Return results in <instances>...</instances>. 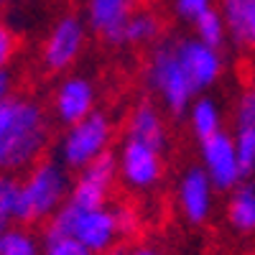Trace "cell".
<instances>
[{
  "label": "cell",
  "instance_id": "e0dca14e",
  "mask_svg": "<svg viewBox=\"0 0 255 255\" xmlns=\"http://www.w3.org/2000/svg\"><path fill=\"white\" fill-rule=\"evenodd\" d=\"M227 220L243 235L255 232V184H240L232 189V197L227 204Z\"/></svg>",
  "mask_w": 255,
  "mask_h": 255
},
{
  "label": "cell",
  "instance_id": "4316f807",
  "mask_svg": "<svg viewBox=\"0 0 255 255\" xmlns=\"http://www.w3.org/2000/svg\"><path fill=\"white\" fill-rule=\"evenodd\" d=\"M15 46H18L15 33L0 20V69H8V64L15 56Z\"/></svg>",
  "mask_w": 255,
  "mask_h": 255
},
{
  "label": "cell",
  "instance_id": "484cf974",
  "mask_svg": "<svg viewBox=\"0 0 255 255\" xmlns=\"http://www.w3.org/2000/svg\"><path fill=\"white\" fill-rule=\"evenodd\" d=\"M209 8H215V0H174V10L186 18V20H194L202 13H207Z\"/></svg>",
  "mask_w": 255,
  "mask_h": 255
},
{
  "label": "cell",
  "instance_id": "d6986e66",
  "mask_svg": "<svg viewBox=\"0 0 255 255\" xmlns=\"http://www.w3.org/2000/svg\"><path fill=\"white\" fill-rule=\"evenodd\" d=\"M194 26V38H199L202 44L207 46H215V49H222V44L230 38L227 36V26H225V18L217 8H209L207 13H202L199 18L191 20Z\"/></svg>",
  "mask_w": 255,
  "mask_h": 255
},
{
  "label": "cell",
  "instance_id": "52a82bcc",
  "mask_svg": "<svg viewBox=\"0 0 255 255\" xmlns=\"http://www.w3.org/2000/svg\"><path fill=\"white\" fill-rule=\"evenodd\" d=\"M118 158L115 153H105L90 166L77 171V179L72 181L69 199L79 209H97L108 207V199L113 194V186L118 181Z\"/></svg>",
  "mask_w": 255,
  "mask_h": 255
},
{
  "label": "cell",
  "instance_id": "5bb4252c",
  "mask_svg": "<svg viewBox=\"0 0 255 255\" xmlns=\"http://www.w3.org/2000/svg\"><path fill=\"white\" fill-rule=\"evenodd\" d=\"M125 138L148 143V145L163 151V145L168 143V130H166V120H163V113L158 110V105L140 100L135 108L128 113Z\"/></svg>",
  "mask_w": 255,
  "mask_h": 255
},
{
  "label": "cell",
  "instance_id": "8992f818",
  "mask_svg": "<svg viewBox=\"0 0 255 255\" xmlns=\"http://www.w3.org/2000/svg\"><path fill=\"white\" fill-rule=\"evenodd\" d=\"M87 44V23L79 15H61L41 46V64L49 72H67Z\"/></svg>",
  "mask_w": 255,
  "mask_h": 255
},
{
  "label": "cell",
  "instance_id": "ba28073f",
  "mask_svg": "<svg viewBox=\"0 0 255 255\" xmlns=\"http://www.w3.org/2000/svg\"><path fill=\"white\" fill-rule=\"evenodd\" d=\"M199 153H202V168L209 176V181L215 184L217 191H232L243 184V168L238 161L235 151V138L230 133H217L212 138L199 140Z\"/></svg>",
  "mask_w": 255,
  "mask_h": 255
},
{
  "label": "cell",
  "instance_id": "7c38bea8",
  "mask_svg": "<svg viewBox=\"0 0 255 255\" xmlns=\"http://www.w3.org/2000/svg\"><path fill=\"white\" fill-rule=\"evenodd\" d=\"M215 184L209 181L202 166H191L181 174L176 186V202L186 222L202 225L209 220L212 207H215Z\"/></svg>",
  "mask_w": 255,
  "mask_h": 255
},
{
  "label": "cell",
  "instance_id": "f546056e",
  "mask_svg": "<svg viewBox=\"0 0 255 255\" xmlns=\"http://www.w3.org/2000/svg\"><path fill=\"white\" fill-rule=\"evenodd\" d=\"M0 3H3V0H0Z\"/></svg>",
  "mask_w": 255,
  "mask_h": 255
},
{
  "label": "cell",
  "instance_id": "9a60e30c",
  "mask_svg": "<svg viewBox=\"0 0 255 255\" xmlns=\"http://www.w3.org/2000/svg\"><path fill=\"white\" fill-rule=\"evenodd\" d=\"M220 13L232 44L255 51V0H220Z\"/></svg>",
  "mask_w": 255,
  "mask_h": 255
},
{
  "label": "cell",
  "instance_id": "7a4b0ae2",
  "mask_svg": "<svg viewBox=\"0 0 255 255\" xmlns=\"http://www.w3.org/2000/svg\"><path fill=\"white\" fill-rule=\"evenodd\" d=\"M69 168L54 161L41 158L33 163L26 176L20 179V202H18V222L33 225L51 220L69 199Z\"/></svg>",
  "mask_w": 255,
  "mask_h": 255
},
{
  "label": "cell",
  "instance_id": "2e32d148",
  "mask_svg": "<svg viewBox=\"0 0 255 255\" xmlns=\"http://www.w3.org/2000/svg\"><path fill=\"white\" fill-rule=\"evenodd\" d=\"M186 120H189V128L199 140L204 138H212L222 133V113H220V105L207 97V95H197L194 102L189 105L186 110Z\"/></svg>",
  "mask_w": 255,
  "mask_h": 255
},
{
  "label": "cell",
  "instance_id": "9c48e42d",
  "mask_svg": "<svg viewBox=\"0 0 255 255\" xmlns=\"http://www.w3.org/2000/svg\"><path fill=\"white\" fill-rule=\"evenodd\" d=\"M72 238H77L92 255L97 253H113L115 243L120 240V227L113 207H97V209H79L72 227Z\"/></svg>",
  "mask_w": 255,
  "mask_h": 255
},
{
  "label": "cell",
  "instance_id": "277c9868",
  "mask_svg": "<svg viewBox=\"0 0 255 255\" xmlns=\"http://www.w3.org/2000/svg\"><path fill=\"white\" fill-rule=\"evenodd\" d=\"M113 135H115V128L110 115L95 110L92 115H87L84 120L69 125L64 130L56 148V161L72 168V171H82L84 166H90L100 156L110 153Z\"/></svg>",
  "mask_w": 255,
  "mask_h": 255
},
{
  "label": "cell",
  "instance_id": "ffe728a7",
  "mask_svg": "<svg viewBox=\"0 0 255 255\" xmlns=\"http://www.w3.org/2000/svg\"><path fill=\"white\" fill-rule=\"evenodd\" d=\"M0 255H44V250L26 227L10 225L0 230Z\"/></svg>",
  "mask_w": 255,
  "mask_h": 255
},
{
  "label": "cell",
  "instance_id": "7402d4cb",
  "mask_svg": "<svg viewBox=\"0 0 255 255\" xmlns=\"http://www.w3.org/2000/svg\"><path fill=\"white\" fill-rule=\"evenodd\" d=\"M235 151H238V161L243 168V176L255 174V128H238L235 133Z\"/></svg>",
  "mask_w": 255,
  "mask_h": 255
},
{
  "label": "cell",
  "instance_id": "6da1fadb",
  "mask_svg": "<svg viewBox=\"0 0 255 255\" xmlns=\"http://www.w3.org/2000/svg\"><path fill=\"white\" fill-rule=\"evenodd\" d=\"M49 145V118L44 108L23 95L0 102V171H23L41 161Z\"/></svg>",
  "mask_w": 255,
  "mask_h": 255
},
{
  "label": "cell",
  "instance_id": "d4e9b609",
  "mask_svg": "<svg viewBox=\"0 0 255 255\" xmlns=\"http://www.w3.org/2000/svg\"><path fill=\"white\" fill-rule=\"evenodd\" d=\"M113 209H115V217H118L120 238H130V235H135V232H138V225H140L138 212H135L130 204H118V207H113Z\"/></svg>",
  "mask_w": 255,
  "mask_h": 255
},
{
  "label": "cell",
  "instance_id": "4fadbf2b",
  "mask_svg": "<svg viewBox=\"0 0 255 255\" xmlns=\"http://www.w3.org/2000/svg\"><path fill=\"white\" fill-rule=\"evenodd\" d=\"M138 10V0H87V28L113 46L123 44L125 26Z\"/></svg>",
  "mask_w": 255,
  "mask_h": 255
},
{
  "label": "cell",
  "instance_id": "83f0119b",
  "mask_svg": "<svg viewBox=\"0 0 255 255\" xmlns=\"http://www.w3.org/2000/svg\"><path fill=\"white\" fill-rule=\"evenodd\" d=\"M13 95V77L8 69H0V102H5Z\"/></svg>",
  "mask_w": 255,
  "mask_h": 255
},
{
  "label": "cell",
  "instance_id": "ac0fdd59",
  "mask_svg": "<svg viewBox=\"0 0 255 255\" xmlns=\"http://www.w3.org/2000/svg\"><path fill=\"white\" fill-rule=\"evenodd\" d=\"M161 36V18L153 10H135L130 15L125 26V36H123V44L128 46H148Z\"/></svg>",
  "mask_w": 255,
  "mask_h": 255
},
{
  "label": "cell",
  "instance_id": "5b68a950",
  "mask_svg": "<svg viewBox=\"0 0 255 255\" xmlns=\"http://www.w3.org/2000/svg\"><path fill=\"white\" fill-rule=\"evenodd\" d=\"M163 151L153 148L140 140L123 138L118 148V176L123 179L125 186H130L135 191H148L153 189L161 176H163Z\"/></svg>",
  "mask_w": 255,
  "mask_h": 255
},
{
  "label": "cell",
  "instance_id": "f1b7e54d",
  "mask_svg": "<svg viewBox=\"0 0 255 255\" xmlns=\"http://www.w3.org/2000/svg\"><path fill=\"white\" fill-rule=\"evenodd\" d=\"M110 255H161V253L151 245H133L130 250H113Z\"/></svg>",
  "mask_w": 255,
  "mask_h": 255
},
{
  "label": "cell",
  "instance_id": "3957f363",
  "mask_svg": "<svg viewBox=\"0 0 255 255\" xmlns=\"http://www.w3.org/2000/svg\"><path fill=\"white\" fill-rule=\"evenodd\" d=\"M145 82L151 92L158 97V102L174 115H186L189 105L199 95L176 54V46L168 44L156 46L151 51L145 64Z\"/></svg>",
  "mask_w": 255,
  "mask_h": 255
},
{
  "label": "cell",
  "instance_id": "44dd1931",
  "mask_svg": "<svg viewBox=\"0 0 255 255\" xmlns=\"http://www.w3.org/2000/svg\"><path fill=\"white\" fill-rule=\"evenodd\" d=\"M18 202H20V179L15 174L0 171V230L18 222Z\"/></svg>",
  "mask_w": 255,
  "mask_h": 255
},
{
  "label": "cell",
  "instance_id": "603a6c76",
  "mask_svg": "<svg viewBox=\"0 0 255 255\" xmlns=\"http://www.w3.org/2000/svg\"><path fill=\"white\" fill-rule=\"evenodd\" d=\"M44 255H92V253L72 235H46Z\"/></svg>",
  "mask_w": 255,
  "mask_h": 255
},
{
  "label": "cell",
  "instance_id": "30bf717a",
  "mask_svg": "<svg viewBox=\"0 0 255 255\" xmlns=\"http://www.w3.org/2000/svg\"><path fill=\"white\" fill-rule=\"evenodd\" d=\"M95 105H97V90H95L92 79L82 77V74L64 77L59 82V87L54 90V100H51L54 118L67 128L92 115Z\"/></svg>",
  "mask_w": 255,
  "mask_h": 255
},
{
  "label": "cell",
  "instance_id": "8fae6325",
  "mask_svg": "<svg viewBox=\"0 0 255 255\" xmlns=\"http://www.w3.org/2000/svg\"><path fill=\"white\" fill-rule=\"evenodd\" d=\"M174 46H176V54H179V59H181L184 69H186V74H189L197 92H204L212 84H217V79L225 72V56H222L220 49L202 44L194 36L181 38Z\"/></svg>",
  "mask_w": 255,
  "mask_h": 255
},
{
  "label": "cell",
  "instance_id": "cb8c5ba5",
  "mask_svg": "<svg viewBox=\"0 0 255 255\" xmlns=\"http://www.w3.org/2000/svg\"><path fill=\"white\" fill-rule=\"evenodd\" d=\"M235 118H238V128H255V79L243 90L238 108H235Z\"/></svg>",
  "mask_w": 255,
  "mask_h": 255
}]
</instances>
